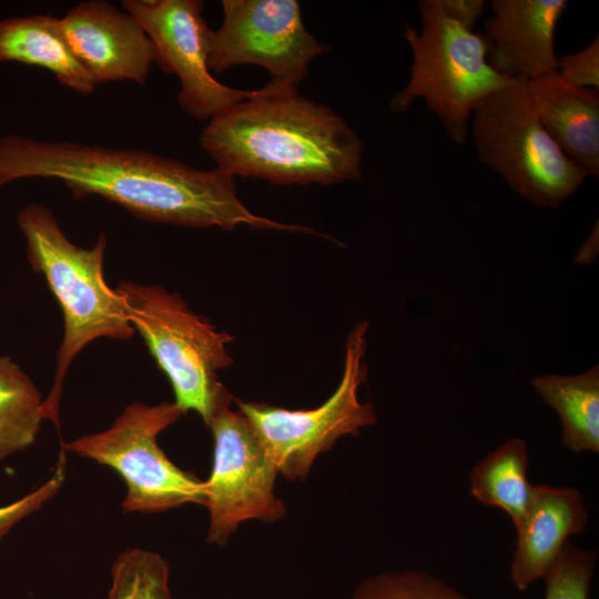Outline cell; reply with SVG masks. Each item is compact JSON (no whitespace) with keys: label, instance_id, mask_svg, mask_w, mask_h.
Returning a JSON list of instances; mask_svg holds the SVG:
<instances>
[{"label":"cell","instance_id":"cell-1","mask_svg":"<svg viewBox=\"0 0 599 599\" xmlns=\"http://www.w3.org/2000/svg\"><path fill=\"white\" fill-rule=\"evenodd\" d=\"M26 177L57 180L75 199L101 196L154 223L224 230L238 225L306 230L252 213L240 201L234 177L217 167L201 171L143 150L1 136L0 186Z\"/></svg>","mask_w":599,"mask_h":599},{"label":"cell","instance_id":"cell-2","mask_svg":"<svg viewBox=\"0 0 599 599\" xmlns=\"http://www.w3.org/2000/svg\"><path fill=\"white\" fill-rule=\"evenodd\" d=\"M200 142L233 177L329 185L362 176L363 143L346 121L277 82L212 118Z\"/></svg>","mask_w":599,"mask_h":599},{"label":"cell","instance_id":"cell-3","mask_svg":"<svg viewBox=\"0 0 599 599\" xmlns=\"http://www.w3.org/2000/svg\"><path fill=\"white\" fill-rule=\"evenodd\" d=\"M17 223L27 242L30 266L43 275L63 314L53 385L42 403L43 418L60 430V398L73 359L97 338L129 339L135 331L120 296L104 278L103 232L93 246L81 247L64 234L53 212L35 202L20 210Z\"/></svg>","mask_w":599,"mask_h":599},{"label":"cell","instance_id":"cell-4","mask_svg":"<svg viewBox=\"0 0 599 599\" xmlns=\"http://www.w3.org/2000/svg\"><path fill=\"white\" fill-rule=\"evenodd\" d=\"M114 290L129 322L169 378L174 403L183 413L196 412L209 425L215 410L231 399L217 373L233 363L226 348L233 336L159 284L122 280Z\"/></svg>","mask_w":599,"mask_h":599},{"label":"cell","instance_id":"cell-5","mask_svg":"<svg viewBox=\"0 0 599 599\" xmlns=\"http://www.w3.org/2000/svg\"><path fill=\"white\" fill-rule=\"evenodd\" d=\"M422 31L405 24L413 52L410 79L395 93L390 109L406 111L417 98L444 124L456 144L467 139L470 114L491 93L510 82L488 62L489 41L444 14L435 0L418 3Z\"/></svg>","mask_w":599,"mask_h":599},{"label":"cell","instance_id":"cell-6","mask_svg":"<svg viewBox=\"0 0 599 599\" xmlns=\"http://www.w3.org/2000/svg\"><path fill=\"white\" fill-rule=\"evenodd\" d=\"M511 79L474 111L478 158L538 207H558L586 175L558 148L537 118L526 87Z\"/></svg>","mask_w":599,"mask_h":599},{"label":"cell","instance_id":"cell-7","mask_svg":"<svg viewBox=\"0 0 599 599\" xmlns=\"http://www.w3.org/2000/svg\"><path fill=\"white\" fill-rule=\"evenodd\" d=\"M183 414L175 403H132L105 430L62 443L65 451L116 471L125 483L126 512H161L184 504H205L204 481L170 460L159 435Z\"/></svg>","mask_w":599,"mask_h":599},{"label":"cell","instance_id":"cell-8","mask_svg":"<svg viewBox=\"0 0 599 599\" xmlns=\"http://www.w3.org/2000/svg\"><path fill=\"white\" fill-rule=\"evenodd\" d=\"M367 322L358 323L345 344L342 379L332 396L312 409H286L236 400L277 471L291 480L304 479L316 457L345 435H358L376 423L370 402L361 403L358 388L367 378L364 361Z\"/></svg>","mask_w":599,"mask_h":599},{"label":"cell","instance_id":"cell-9","mask_svg":"<svg viewBox=\"0 0 599 599\" xmlns=\"http://www.w3.org/2000/svg\"><path fill=\"white\" fill-rule=\"evenodd\" d=\"M121 6L138 20L149 37L153 62L162 71L179 78L177 104L195 120H211L263 91V88L234 89L211 74L209 57L213 30L203 18V1L124 0Z\"/></svg>","mask_w":599,"mask_h":599},{"label":"cell","instance_id":"cell-10","mask_svg":"<svg viewBox=\"0 0 599 599\" xmlns=\"http://www.w3.org/2000/svg\"><path fill=\"white\" fill-rule=\"evenodd\" d=\"M221 405L209 427L214 437L211 475L204 481L210 514L207 541L223 545L245 520L282 518L284 504L274 493L277 468L241 412Z\"/></svg>","mask_w":599,"mask_h":599},{"label":"cell","instance_id":"cell-11","mask_svg":"<svg viewBox=\"0 0 599 599\" xmlns=\"http://www.w3.org/2000/svg\"><path fill=\"white\" fill-rule=\"evenodd\" d=\"M223 22L213 31L209 68L221 73L252 63L266 69L273 82L295 87L309 62L325 52L305 28L296 0H223Z\"/></svg>","mask_w":599,"mask_h":599},{"label":"cell","instance_id":"cell-12","mask_svg":"<svg viewBox=\"0 0 599 599\" xmlns=\"http://www.w3.org/2000/svg\"><path fill=\"white\" fill-rule=\"evenodd\" d=\"M72 53L97 85L129 80L144 84L153 49L138 20L104 0L74 4L59 18Z\"/></svg>","mask_w":599,"mask_h":599},{"label":"cell","instance_id":"cell-13","mask_svg":"<svg viewBox=\"0 0 599 599\" xmlns=\"http://www.w3.org/2000/svg\"><path fill=\"white\" fill-rule=\"evenodd\" d=\"M566 0H494L485 22L489 64L510 79L529 80L557 71L556 26Z\"/></svg>","mask_w":599,"mask_h":599},{"label":"cell","instance_id":"cell-14","mask_svg":"<svg viewBox=\"0 0 599 599\" xmlns=\"http://www.w3.org/2000/svg\"><path fill=\"white\" fill-rule=\"evenodd\" d=\"M588 511L580 491L573 487L534 485L530 504L515 525L517 530L510 579L520 591L544 579L565 545L581 534Z\"/></svg>","mask_w":599,"mask_h":599},{"label":"cell","instance_id":"cell-15","mask_svg":"<svg viewBox=\"0 0 599 599\" xmlns=\"http://www.w3.org/2000/svg\"><path fill=\"white\" fill-rule=\"evenodd\" d=\"M531 106L558 148L586 175H599V91L579 89L557 71L526 82Z\"/></svg>","mask_w":599,"mask_h":599},{"label":"cell","instance_id":"cell-16","mask_svg":"<svg viewBox=\"0 0 599 599\" xmlns=\"http://www.w3.org/2000/svg\"><path fill=\"white\" fill-rule=\"evenodd\" d=\"M0 62H20L51 72L65 88L90 95L97 84L72 53L59 18L29 14L0 20Z\"/></svg>","mask_w":599,"mask_h":599},{"label":"cell","instance_id":"cell-17","mask_svg":"<svg viewBox=\"0 0 599 599\" xmlns=\"http://www.w3.org/2000/svg\"><path fill=\"white\" fill-rule=\"evenodd\" d=\"M539 397L558 414L561 443L573 453L599 451V368L578 375L545 374L530 380Z\"/></svg>","mask_w":599,"mask_h":599},{"label":"cell","instance_id":"cell-18","mask_svg":"<svg viewBox=\"0 0 599 599\" xmlns=\"http://www.w3.org/2000/svg\"><path fill=\"white\" fill-rule=\"evenodd\" d=\"M528 460L526 441L511 438L486 454L469 474L471 496L485 506L504 510L514 526L524 517L532 497Z\"/></svg>","mask_w":599,"mask_h":599},{"label":"cell","instance_id":"cell-19","mask_svg":"<svg viewBox=\"0 0 599 599\" xmlns=\"http://www.w3.org/2000/svg\"><path fill=\"white\" fill-rule=\"evenodd\" d=\"M43 399L32 379L10 357L0 355V459L37 439Z\"/></svg>","mask_w":599,"mask_h":599},{"label":"cell","instance_id":"cell-20","mask_svg":"<svg viewBox=\"0 0 599 599\" xmlns=\"http://www.w3.org/2000/svg\"><path fill=\"white\" fill-rule=\"evenodd\" d=\"M111 576L108 599H171L169 565L154 551L125 549L114 560Z\"/></svg>","mask_w":599,"mask_h":599},{"label":"cell","instance_id":"cell-21","mask_svg":"<svg viewBox=\"0 0 599 599\" xmlns=\"http://www.w3.org/2000/svg\"><path fill=\"white\" fill-rule=\"evenodd\" d=\"M352 599H469L437 577L422 571L388 572L366 579Z\"/></svg>","mask_w":599,"mask_h":599},{"label":"cell","instance_id":"cell-22","mask_svg":"<svg viewBox=\"0 0 599 599\" xmlns=\"http://www.w3.org/2000/svg\"><path fill=\"white\" fill-rule=\"evenodd\" d=\"M597 552L568 541L544 578L545 599H589Z\"/></svg>","mask_w":599,"mask_h":599},{"label":"cell","instance_id":"cell-23","mask_svg":"<svg viewBox=\"0 0 599 599\" xmlns=\"http://www.w3.org/2000/svg\"><path fill=\"white\" fill-rule=\"evenodd\" d=\"M65 450L61 448L53 474L42 485L16 501L0 506V540L21 520L40 509L61 489L65 477Z\"/></svg>","mask_w":599,"mask_h":599},{"label":"cell","instance_id":"cell-24","mask_svg":"<svg viewBox=\"0 0 599 599\" xmlns=\"http://www.w3.org/2000/svg\"><path fill=\"white\" fill-rule=\"evenodd\" d=\"M556 69L568 84L579 89L599 91V40L598 37L582 50L557 57Z\"/></svg>","mask_w":599,"mask_h":599},{"label":"cell","instance_id":"cell-25","mask_svg":"<svg viewBox=\"0 0 599 599\" xmlns=\"http://www.w3.org/2000/svg\"><path fill=\"white\" fill-rule=\"evenodd\" d=\"M440 11L464 28L471 30L481 16L484 0H435Z\"/></svg>","mask_w":599,"mask_h":599},{"label":"cell","instance_id":"cell-26","mask_svg":"<svg viewBox=\"0 0 599 599\" xmlns=\"http://www.w3.org/2000/svg\"><path fill=\"white\" fill-rule=\"evenodd\" d=\"M598 224H596V227L580 247L576 257L577 262L580 264H589L592 262L598 254Z\"/></svg>","mask_w":599,"mask_h":599}]
</instances>
